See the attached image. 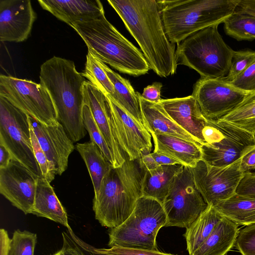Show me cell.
Here are the masks:
<instances>
[{
    "label": "cell",
    "mask_w": 255,
    "mask_h": 255,
    "mask_svg": "<svg viewBox=\"0 0 255 255\" xmlns=\"http://www.w3.org/2000/svg\"><path fill=\"white\" fill-rule=\"evenodd\" d=\"M139 45L150 69L160 77L174 75L175 45L168 38L156 0H108Z\"/></svg>",
    "instance_id": "1"
},
{
    "label": "cell",
    "mask_w": 255,
    "mask_h": 255,
    "mask_svg": "<svg viewBox=\"0 0 255 255\" xmlns=\"http://www.w3.org/2000/svg\"><path fill=\"white\" fill-rule=\"evenodd\" d=\"M40 83L55 106L58 121L73 142L85 137L83 123L84 85L86 81L73 61L53 56L40 67Z\"/></svg>",
    "instance_id": "2"
},
{
    "label": "cell",
    "mask_w": 255,
    "mask_h": 255,
    "mask_svg": "<svg viewBox=\"0 0 255 255\" xmlns=\"http://www.w3.org/2000/svg\"><path fill=\"white\" fill-rule=\"evenodd\" d=\"M146 171L140 159L130 160L126 154L120 167L111 169L93 202L95 219L102 226L116 228L130 215L143 196Z\"/></svg>",
    "instance_id": "3"
},
{
    "label": "cell",
    "mask_w": 255,
    "mask_h": 255,
    "mask_svg": "<svg viewBox=\"0 0 255 255\" xmlns=\"http://www.w3.org/2000/svg\"><path fill=\"white\" fill-rule=\"evenodd\" d=\"M97 59L117 70L138 76L147 73L149 65L140 50L126 38L105 14L70 25Z\"/></svg>",
    "instance_id": "4"
},
{
    "label": "cell",
    "mask_w": 255,
    "mask_h": 255,
    "mask_svg": "<svg viewBox=\"0 0 255 255\" xmlns=\"http://www.w3.org/2000/svg\"><path fill=\"white\" fill-rule=\"evenodd\" d=\"M240 0H158L169 41L179 44L191 34L219 25L233 14Z\"/></svg>",
    "instance_id": "5"
},
{
    "label": "cell",
    "mask_w": 255,
    "mask_h": 255,
    "mask_svg": "<svg viewBox=\"0 0 255 255\" xmlns=\"http://www.w3.org/2000/svg\"><path fill=\"white\" fill-rule=\"evenodd\" d=\"M218 24L200 30L178 44L177 65L197 72L202 78H222L230 69L234 50L224 41Z\"/></svg>",
    "instance_id": "6"
},
{
    "label": "cell",
    "mask_w": 255,
    "mask_h": 255,
    "mask_svg": "<svg viewBox=\"0 0 255 255\" xmlns=\"http://www.w3.org/2000/svg\"><path fill=\"white\" fill-rule=\"evenodd\" d=\"M166 223L162 203L142 196L128 218L119 226L111 229L108 246L158 251L156 237Z\"/></svg>",
    "instance_id": "7"
},
{
    "label": "cell",
    "mask_w": 255,
    "mask_h": 255,
    "mask_svg": "<svg viewBox=\"0 0 255 255\" xmlns=\"http://www.w3.org/2000/svg\"><path fill=\"white\" fill-rule=\"evenodd\" d=\"M203 136L202 160L213 166H228L255 147V135L221 120H208Z\"/></svg>",
    "instance_id": "8"
},
{
    "label": "cell",
    "mask_w": 255,
    "mask_h": 255,
    "mask_svg": "<svg viewBox=\"0 0 255 255\" xmlns=\"http://www.w3.org/2000/svg\"><path fill=\"white\" fill-rule=\"evenodd\" d=\"M0 143L13 157L43 177L31 142L29 116L0 96Z\"/></svg>",
    "instance_id": "9"
},
{
    "label": "cell",
    "mask_w": 255,
    "mask_h": 255,
    "mask_svg": "<svg viewBox=\"0 0 255 255\" xmlns=\"http://www.w3.org/2000/svg\"><path fill=\"white\" fill-rule=\"evenodd\" d=\"M162 204L167 215L165 227L186 229L207 208L196 187L190 167L184 166L175 176Z\"/></svg>",
    "instance_id": "10"
},
{
    "label": "cell",
    "mask_w": 255,
    "mask_h": 255,
    "mask_svg": "<svg viewBox=\"0 0 255 255\" xmlns=\"http://www.w3.org/2000/svg\"><path fill=\"white\" fill-rule=\"evenodd\" d=\"M0 96L40 123L47 125L58 121L51 98L40 83L1 74Z\"/></svg>",
    "instance_id": "11"
},
{
    "label": "cell",
    "mask_w": 255,
    "mask_h": 255,
    "mask_svg": "<svg viewBox=\"0 0 255 255\" xmlns=\"http://www.w3.org/2000/svg\"><path fill=\"white\" fill-rule=\"evenodd\" d=\"M241 160L225 167H216L201 160L190 168L196 187L207 205L214 207L236 194L244 174L240 169Z\"/></svg>",
    "instance_id": "12"
},
{
    "label": "cell",
    "mask_w": 255,
    "mask_h": 255,
    "mask_svg": "<svg viewBox=\"0 0 255 255\" xmlns=\"http://www.w3.org/2000/svg\"><path fill=\"white\" fill-rule=\"evenodd\" d=\"M192 95L204 116L217 120L236 108L250 93L242 91L222 78L201 77L195 84Z\"/></svg>",
    "instance_id": "13"
},
{
    "label": "cell",
    "mask_w": 255,
    "mask_h": 255,
    "mask_svg": "<svg viewBox=\"0 0 255 255\" xmlns=\"http://www.w3.org/2000/svg\"><path fill=\"white\" fill-rule=\"evenodd\" d=\"M39 178L13 158L7 166L0 169V193L25 214H31Z\"/></svg>",
    "instance_id": "14"
},
{
    "label": "cell",
    "mask_w": 255,
    "mask_h": 255,
    "mask_svg": "<svg viewBox=\"0 0 255 255\" xmlns=\"http://www.w3.org/2000/svg\"><path fill=\"white\" fill-rule=\"evenodd\" d=\"M108 97L114 130L124 152L130 160L140 159L150 153L152 146L151 134L114 100Z\"/></svg>",
    "instance_id": "15"
},
{
    "label": "cell",
    "mask_w": 255,
    "mask_h": 255,
    "mask_svg": "<svg viewBox=\"0 0 255 255\" xmlns=\"http://www.w3.org/2000/svg\"><path fill=\"white\" fill-rule=\"evenodd\" d=\"M29 119L41 148L57 174L61 175L68 167L69 156L74 149L73 142L58 121L47 125Z\"/></svg>",
    "instance_id": "16"
},
{
    "label": "cell",
    "mask_w": 255,
    "mask_h": 255,
    "mask_svg": "<svg viewBox=\"0 0 255 255\" xmlns=\"http://www.w3.org/2000/svg\"><path fill=\"white\" fill-rule=\"evenodd\" d=\"M36 16L29 0H0V41L20 42L26 40Z\"/></svg>",
    "instance_id": "17"
},
{
    "label": "cell",
    "mask_w": 255,
    "mask_h": 255,
    "mask_svg": "<svg viewBox=\"0 0 255 255\" xmlns=\"http://www.w3.org/2000/svg\"><path fill=\"white\" fill-rule=\"evenodd\" d=\"M84 100L91 109L96 124L112 154L113 167H120L125 161L114 130L108 97L89 81L84 85Z\"/></svg>",
    "instance_id": "18"
},
{
    "label": "cell",
    "mask_w": 255,
    "mask_h": 255,
    "mask_svg": "<svg viewBox=\"0 0 255 255\" xmlns=\"http://www.w3.org/2000/svg\"><path fill=\"white\" fill-rule=\"evenodd\" d=\"M160 103L169 117L193 136L200 145L206 143L203 131L208 120L203 115L196 100L192 95L182 98L162 99Z\"/></svg>",
    "instance_id": "19"
},
{
    "label": "cell",
    "mask_w": 255,
    "mask_h": 255,
    "mask_svg": "<svg viewBox=\"0 0 255 255\" xmlns=\"http://www.w3.org/2000/svg\"><path fill=\"white\" fill-rule=\"evenodd\" d=\"M41 7L69 25L105 14L99 0H38Z\"/></svg>",
    "instance_id": "20"
},
{
    "label": "cell",
    "mask_w": 255,
    "mask_h": 255,
    "mask_svg": "<svg viewBox=\"0 0 255 255\" xmlns=\"http://www.w3.org/2000/svg\"><path fill=\"white\" fill-rule=\"evenodd\" d=\"M150 134L154 143L153 152L164 154L190 168L202 160L199 144L170 135Z\"/></svg>",
    "instance_id": "21"
},
{
    "label": "cell",
    "mask_w": 255,
    "mask_h": 255,
    "mask_svg": "<svg viewBox=\"0 0 255 255\" xmlns=\"http://www.w3.org/2000/svg\"><path fill=\"white\" fill-rule=\"evenodd\" d=\"M137 94L144 126L150 133L170 135L199 144L169 117L160 103L149 102L143 99L139 93L137 92Z\"/></svg>",
    "instance_id": "22"
},
{
    "label": "cell",
    "mask_w": 255,
    "mask_h": 255,
    "mask_svg": "<svg viewBox=\"0 0 255 255\" xmlns=\"http://www.w3.org/2000/svg\"><path fill=\"white\" fill-rule=\"evenodd\" d=\"M31 214L59 223L71 231L66 210L50 183L39 177L37 183L34 204Z\"/></svg>",
    "instance_id": "23"
},
{
    "label": "cell",
    "mask_w": 255,
    "mask_h": 255,
    "mask_svg": "<svg viewBox=\"0 0 255 255\" xmlns=\"http://www.w3.org/2000/svg\"><path fill=\"white\" fill-rule=\"evenodd\" d=\"M239 225L223 217L192 255H226L235 245Z\"/></svg>",
    "instance_id": "24"
},
{
    "label": "cell",
    "mask_w": 255,
    "mask_h": 255,
    "mask_svg": "<svg viewBox=\"0 0 255 255\" xmlns=\"http://www.w3.org/2000/svg\"><path fill=\"white\" fill-rule=\"evenodd\" d=\"M99 61L114 88V94L111 98L139 125L144 127L137 92H135L128 80L112 70L100 60Z\"/></svg>",
    "instance_id": "25"
},
{
    "label": "cell",
    "mask_w": 255,
    "mask_h": 255,
    "mask_svg": "<svg viewBox=\"0 0 255 255\" xmlns=\"http://www.w3.org/2000/svg\"><path fill=\"white\" fill-rule=\"evenodd\" d=\"M183 166L180 164L165 165L146 170L142 185L143 196L154 198L162 203L175 176Z\"/></svg>",
    "instance_id": "26"
},
{
    "label": "cell",
    "mask_w": 255,
    "mask_h": 255,
    "mask_svg": "<svg viewBox=\"0 0 255 255\" xmlns=\"http://www.w3.org/2000/svg\"><path fill=\"white\" fill-rule=\"evenodd\" d=\"M223 216L212 205H207L184 234L189 255L200 247Z\"/></svg>",
    "instance_id": "27"
},
{
    "label": "cell",
    "mask_w": 255,
    "mask_h": 255,
    "mask_svg": "<svg viewBox=\"0 0 255 255\" xmlns=\"http://www.w3.org/2000/svg\"><path fill=\"white\" fill-rule=\"evenodd\" d=\"M214 207L223 217L239 226L255 224V197L236 193Z\"/></svg>",
    "instance_id": "28"
},
{
    "label": "cell",
    "mask_w": 255,
    "mask_h": 255,
    "mask_svg": "<svg viewBox=\"0 0 255 255\" xmlns=\"http://www.w3.org/2000/svg\"><path fill=\"white\" fill-rule=\"evenodd\" d=\"M76 147L86 164L96 196L103 179L113 166L93 142L78 143Z\"/></svg>",
    "instance_id": "29"
},
{
    "label": "cell",
    "mask_w": 255,
    "mask_h": 255,
    "mask_svg": "<svg viewBox=\"0 0 255 255\" xmlns=\"http://www.w3.org/2000/svg\"><path fill=\"white\" fill-rule=\"evenodd\" d=\"M255 135V90L221 119Z\"/></svg>",
    "instance_id": "30"
},
{
    "label": "cell",
    "mask_w": 255,
    "mask_h": 255,
    "mask_svg": "<svg viewBox=\"0 0 255 255\" xmlns=\"http://www.w3.org/2000/svg\"><path fill=\"white\" fill-rule=\"evenodd\" d=\"M227 34L238 40L255 39V17L235 11L223 22Z\"/></svg>",
    "instance_id": "31"
},
{
    "label": "cell",
    "mask_w": 255,
    "mask_h": 255,
    "mask_svg": "<svg viewBox=\"0 0 255 255\" xmlns=\"http://www.w3.org/2000/svg\"><path fill=\"white\" fill-rule=\"evenodd\" d=\"M84 77L107 96L113 98L114 88L106 73L100 64V61L93 54L88 51Z\"/></svg>",
    "instance_id": "32"
},
{
    "label": "cell",
    "mask_w": 255,
    "mask_h": 255,
    "mask_svg": "<svg viewBox=\"0 0 255 255\" xmlns=\"http://www.w3.org/2000/svg\"><path fill=\"white\" fill-rule=\"evenodd\" d=\"M83 118L84 125L90 135L91 141L98 146L104 156L113 166L112 153L96 124L89 105L85 100Z\"/></svg>",
    "instance_id": "33"
},
{
    "label": "cell",
    "mask_w": 255,
    "mask_h": 255,
    "mask_svg": "<svg viewBox=\"0 0 255 255\" xmlns=\"http://www.w3.org/2000/svg\"><path fill=\"white\" fill-rule=\"evenodd\" d=\"M36 242V234L16 230L10 240L8 255H34Z\"/></svg>",
    "instance_id": "34"
},
{
    "label": "cell",
    "mask_w": 255,
    "mask_h": 255,
    "mask_svg": "<svg viewBox=\"0 0 255 255\" xmlns=\"http://www.w3.org/2000/svg\"><path fill=\"white\" fill-rule=\"evenodd\" d=\"M255 62V51L246 50L234 51L232 63L228 75L222 79L230 82Z\"/></svg>",
    "instance_id": "35"
},
{
    "label": "cell",
    "mask_w": 255,
    "mask_h": 255,
    "mask_svg": "<svg viewBox=\"0 0 255 255\" xmlns=\"http://www.w3.org/2000/svg\"><path fill=\"white\" fill-rule=\"evenodd\" d=\"M75 239L84 246L80 239L76 236L75 237ZM86 246H87V245ZM85 247L88 249L89 252L92 253L97 255H176L163 253L159 251L125 248L118 246H113L109 249H98L93 248V247Z\"/></svg>",
    "instance_id": "36"
},
{
    "label": "cell",
    "mask_w": 255,
    "mask_h": 255,
    "mask_svg": "<svg viewBox=\"0 0 255 255\" xmlns=\"http://www.w3.org/2000/svg\"><path fill=\"white\" fill-rule=\"evenodd\" d=\"M30 131L33 152L36 160L39 164L42 177L49 183L53 180L56 171L54 166L48 160L41 148L37 138L33 130L29 119Z\"/></svg>",
    "instance_id": "37"
},
{
    "label": "cell",
    "mask_w": 255,
    "mask_h": 255,
    "mask_svg": "<svg viewBox=\"0 0 255 255\" xmlns=\"http://www.w3.org/2000/svg\"><path fill=\"white\" fill-rule=\"evenodd\" d=\"M235 246L242 255H255V224L247 226L239 232Z\"/></svg>",
    "instance_id": "38"
},
{
    "label": "cell",
    "mask_w": 255,
    "mask_h": 255,
    "mask_svg": "<svg viewBox=\"0 0 255 255\" xmlns=\"http://www.w3.org/2000/svg\"><path fill=\"white\" fill-rule=\"evenodd\" d=\"M242 91L251 92L255 90V62L239 75L234 80L228 82Z\"/></svg>",
    "instance_id": "39"
},
{
    "label": "cell",
    "mask_w": 255,
    "mask_h": 255,
    "mask_svg": "<svg viewBox=\"0 0 255 255\" xmlns=\"http://www.w3.org/2000/svg\"><path fill=\"white\" fill-rule=\"evenodd\" d=\"M237 194L255 197V172L244 173L236 191Z\"/></svg>",
    "instance_id": "40"
},
{
    "label": "cell",
    "mask_w": 255,
    "mask_h": 255,
    "mask_svg": "<svg viewBox=\"0 0 255 255\" xmlns=\"http://www.w3.org/2000/svg\"><path fill=\"white\" fill-rule=\"evenodd\" d=\"M162 87L161 83L154 82L144 88L140 96L143 99L149 102L156 104L160 103L162 100L160 97Z\"/></svg>",
    "instance_id": "41"
},
{
    "label": "cell",
    "mask_w": 255,
    "mask_h": 255,
    "mask_svg": "<svg viewBox=\"0 0 255 255\" xmlns=\"http://www.w3.org/2000/svg\"><path fill=\"white\" fill-rule=\"evenodd\" d=\"M240 169L244 173L255 169V147L241 158Z\"/></svg>",
    "instance_id": "42"
},
{
    "label": "cell",
    "mask_w": 255,
    "mask_h": 255,
    "mask_svg": "<svg viewBox=\"0 0 255 255\" xmlns=\"http://www.w3.org/2000/svg\"><path fill=\"white\" fill-rule=\"evenodd\" d=\"M235 11L255 17V0H240Z\"/></svg>",
    "instance_id": "43"
},
{
    "label": "cell",
    "mask_w": 255,
    "mask_h": 255,
    "mask_svg": "<svg viewBox=\"0 0 255 255\" xmlns=\"http://www.w3.org/2000/svg\"><path fill=\"white\" fill-rule=\"evenodd\" d=\"M63 241L62 248L52 255H84L77 247H74L68 243L64 236Z\"/></svg>",
    "instance_id": "44"
},
{
    "label": "cell",
    "mask_w": 255,
    "mask_h": 255,
    "mask_svg": "<svg viewBox=\"0 0 255 255\" xmlns=\"http://www.w3.org/2000/svg\"><path fill=\"white\" fill-rule=\"evenodd\" d=\"M151 155L158 167L165 165L180 164L177 161L159 153L153 152L151 153Z\"/></svg>",
    "instance_id": "45"
},
{
    "label": "cell",
    "mask_w": 255,
    "mask_h": 255,
    "mask_svg": "<svg viewBox=\"0 0 255 255\" xmlns=\"http://www.w3.org/2000/svg\"><path fill=\"white\" fill-rule=\"evenodd\" d=\"M11 239L4 229L0 230V255H8Z\"/></svg>",
    "instance_id": "46"
},
{
    "label": "cell",
    "mask_w": 255,
    "mask_h": 255,
    "mask_svg": "<svg viewBox=\"0 0 255 255\" xmlns=\"http://www.w3.org/2000/svg\"><path fill=\"white\" fill-rule=\"evenodd\" d=\"M13 158L10 151L0 143V169L7 166Z\"/></svg>",
    "instance_id": "47"
},
{
    "label": "cell",
    "mask_w": 255,
    "mask_h": 255,
    "mask_svg": "<svg viewBox=\"0 0 255 255\" xmlns=\"http://www.w3.org/2000/svg\"></svg>",
    "instance_id": "48"
}]
</instances>
